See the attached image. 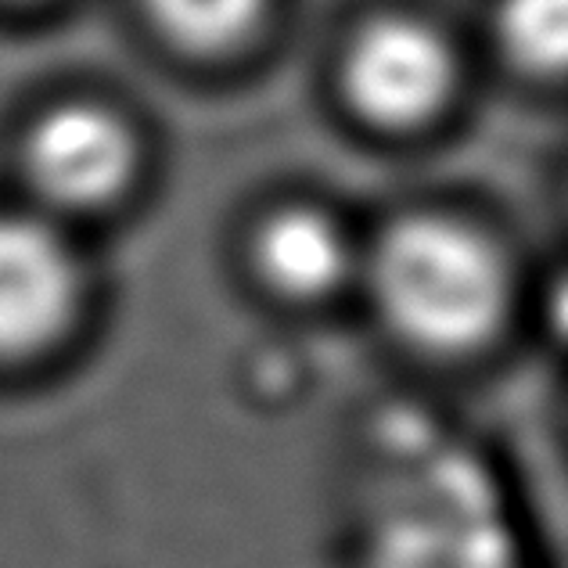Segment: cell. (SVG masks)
<instances>
[{
	"label": "cell",
	"mask_w": 568,
	"mask_h": 568,
	"mask_svg": "<svg viewBox=\"0 0 568 568\" xmlns=\"http://www.w3.org/2000/svg\"><path fill=\"white\" fill-rule=\"evenodd\" d=\"M375 306L414 349L460 356L497 335L511 274L486 234L446 216L393 223L364 263Z\"/></svg>",
	"instance_id": "1"
},
{
	"label": "cell",
	"mask_w": 568,
	"mask_h": 568,
	"mask_svg": "<svg viewBox=\"0 0 568 568\" xmlns=\"http://www.w3.org/2000/svg\"><path fill=\"white\" fill-rule=\"evenodd\" d=\"M22 173L43 216L98 213L126 194L138 173V141L101 104H58L29 130Z\"/></svg>",
	"instance_id": "2"
},
{
	"label": "cell",
	"mask_w": 568,
	"mask_h": 568,
	"mask_svg": "<svg viewBox=\"0 0 568 568\" xmlns=\"http://www.w3.org/2000/svg\"><path fill=\"white\" fill-rule=\"evenodd\" d=\"M342 87L367 123L414 130L432 123L454 98L457 58L428 22L388 14L364 26L342 62Z\"/></svg>",
	"instance_id": "3"
},
{
	"label": "cell",
	"mask_w": 568,
	"mask_h": 568,
	"mask_svg": "<svg viewBox=\"0 0 568 568\" xmlns=\"http://www.w3.org/2000/svg\"><path fill=\"white\" fill-rule=\"evenodd\" d=\"M83 271L58 220L0 213V361L51 349L77 321Z\"/></svg>",
	"instance_id": "4"
},
{
	"label": "cell",
	"mask_w": 568,
	"mask_h": 568,
	"mask_svg": "<svg viewBox=\"0 0 568 568\" xmlns=\"http://www.w3.org/2000/svg\"><path fill=\"white\" fill-rule=\"evenodd\" d=\"M260 277L284 298L295 303H321L353 281L361 266V252L349 231L335 216L310 205L281 209L256 231Z\"/></svg>",
	"instance_id": "5"
},
{
	"label": "cell",
	"mask_w": 568,
	"mask_h": 568,
	"mask_svg": "<svg viewBox=\"0 0 568 568\" xmlns=\"http://www.w3.org/2000/svg\"><path fill=\"white\" fill-rule=\"evenodd\" d=\"M152 22L191 54H227L256 33L266 0H144Z\"/></svg>",
	"instance_id": "6"
},
{
	"label": "cell",
	"mask_w": 568,
	"mask_h": 568,
	"mask_svg": "<svg viewBox=\"0 0 568 568\" xmlns=\"http://www.w3.org/2000/svg\"><path fill=\"white\" fill-rule=\"evenodd\" d=\"M500 43L521 69L558 72L568 48V0H504Z\"/></svg>",
	"instance_id": "7"
}]
</instances>
